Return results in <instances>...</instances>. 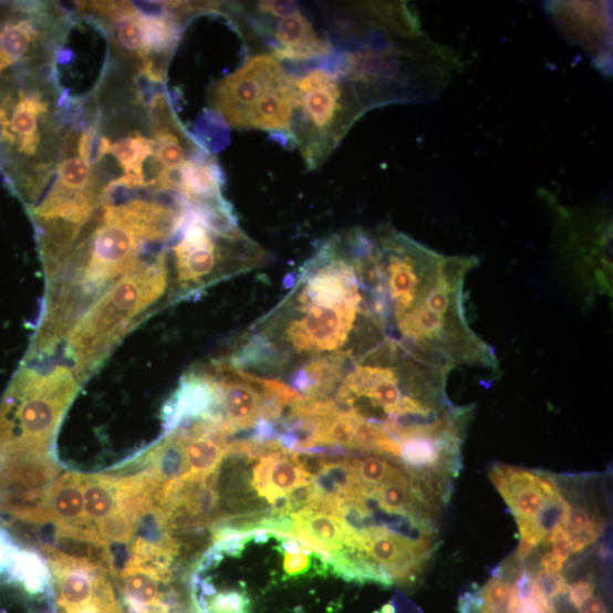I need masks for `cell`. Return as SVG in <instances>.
I'll return each instance as SVG.
<instances>
[{"label": "cell", "instance_id": "obj_31", "mask_svg": "<svg viewBox=\"0 0 613 613\" xmlns=\"http://www.w3.org/2000/svg\"><path fill=\"white\" fill-rule=\"evenodd\" d=\"M18 549L12 538L0 529V575L6 573Z\"/></svg>", "mask_w": 613, "mask_h": 613}, {"label": "cell", "instance_id": "obj_9", "mask_svg": "<svg viewBox=\"0 0 613 613\" xmlns=\"http://www.w3.org/2000/svg\"><path fill=\"white\" fill-rule=\"evenodd\" d=\"M183 229L180 241L173 248L177 285L181 295L195 293L221 278L227 272V260H236L245 268L252 266L250 261L231 256V252L237 250L224 246V242L229 240L216 241V236L187 210Z\"/></svg>", "mask_w": 613, "mask_h": 613}, {"label": "cell", "instance_id": "obj_23", "mask_svg": "<svg viewBox=\"0 0 613 613\" xmlns=\"http://www.w3.org/2000/svg\"><path fill=\"white\" fill-rule=\"evenodd\" d=\"M519 609L518 590L509 582L496 579L481 591L480 613H518Z\"/></svg>", "mask_w": 613, "mask_h": 613}, {"label": "cell", "instance_id": "obj_16", "mask_svg": "<svg viewBox=\"0 0 613 613\" xmlns=\"http://www.w3.org/2000/svg\"><path fill=\"white\" fill-rule=\"evenodd\" d=\"M49 106L39 94H21L11 121V131L21 154L34 156L38 153L41 143L39 117L49 113Z\"/></svg>", "mask_w": 613, "mask_h": 613}, {"label": "cell", "instance_id": "obj_13", "mask_svg": "<svg viewBox=\"0 0 613 613\" xmlns=\"http://www.w3.org/2000/svg\"><path fill=\"white\" fill-rule=\"evenodd\" d=\"M298 540L310 544L330 558L345 548L349 531L344 523L331 513L305 508L290 516Z\"/></svg>", "mask_w": 613, "mask_h": 613}, {"label": "cell", "instance_id": "obj_3", "mask_svg": "<svg viewBox=\"0 0 613 613\" xmlns=\"http://www.w3.org/2000/svg\"><path fill=\"white\" fill-rule=\"evenodd\" d=\"M168 288L165 251L115 281L87 305L70 330L66 352L84 383L104 363L124 335L147 315Z\"/></svg>", "mask_w": 613, "mask_h": 613}, {"label": "cell", "instance_id": "obj_26", "mask_svg": "<svg viewBox=\"0 0 613 613\" xmlns=\"http://www.w3.org/2000/svg\"><path fill=\"white\" fill-rule=\"evenodd\" d=\"M284 451V450H283ZM278 453L258 460L252 468L251 488L261 498L266 495L270 486V476L277 458L283 453Z\"/></svg>", "mask_w": 613, "mask_h": 613}, {"label": "cell", "instance_id": "obj_21", "mask_svg": "<svg viewBox=\"0 0 613 613\" xmlns=\"http://www.w3.org/2000/svg\"><path fill=\"white\" fill-rule=\"evenodd\" d=\"M116 27L114 40L116 45L129 55L143 61L146 58V40L143 24L133 6V11L111 21Z\"/></svg>", "mask_w": 613, "mask_h": 613}, {"label": "cell", "instance_id": "obj_34", "mask_svg": "<svg viewBox=\"0 0 613 613\" xmlns=\"http://www.w3.org/2000/svg\"><path fill=\"white\" fill-rule=\"evenodd\" d=\"M579 613H606V606L601 598L591 595L578 607Z\"/></svg>", "mask_w": 613, "mask_h": 613}, {"label": "cell", "instance_id": "obj_5", "mask_svg": "<svg viewBox=\"0 0 613 613\" xmlns=\"http://www.w3.org/2000/svg\"><path fill=\"white\" fill-rule=\"evenodd\" d=\"M294 92L289 138L306 168L318 169L367 110L352 83L321 69L294 79Z\"/></svg>", "mask_w": 613, "mask_h": 613}, {"label": "cell", "instance_id": "obj_22", "mask_svg": "<svg viewBox=\"0 0 613 613\" xmlns=\"http://www.w3.org/2000/svg\"><path fill=\"white\" fill-rule=\"evenodd\" d=\"M55 184L71 190L97 193L96 175L93 167L87 165L80 156H72L60 163Z\"/></svg>", "mask_w": 613, "mask_h": 613}, {"label": "cell", "instance_id": "obj_15", "mask_svg": "<svg viewBox=\"0 0 613 613\" xmlns=\"http://www.w3.org/2000/svg\"><path fill=\"white\" fill-rule=\"evenodd\" d=\"M312 484L320 496V501L333 502L361 496L356 458L322 457L321 467L312 477Z\"/></svg>", "mask_w": 613, "mask_h": 613}, {"label": "cell", "instance_id": "obj_1", "mask_svg": "<svg viewBox=\"0 0 613 613\" xmlns=\"http://www.w3.org/2000/svg\"><path fill=\"white\" fill-rule=\"evenodd\" d=\"M477 266L474 256H448L425 246L393 259L384 280L385 336L426 363L498 371L495 349L466 316L465 282Z\"/></svg>", "mask_w": 613, "mask_h": 613}, {"label": "cell", "instance_id": "obj_36", "mask_svg": "<svg viewBox=\"0 0 613 613\" xmlns=\"http://www.w3.org/2000/svg\"><path fill=\"white\" fill-rule=\"evenodd\" d=\"M382 613H394V609L389 605H385L383 609H382Z\"/></svg>", "mask_w": 613, "mask_h": 613}, {"label": "cell", "instance_id": "obj_8", "mask_svg": "<svg viewBox=\"0 0 613 613\" xmlns=\"http://www.w3.org/2000/svg\"><path fill=\"white\" fill-rule=\"evenodd\" d=\"M284 72L273 54L256 55L210 87V107L231 127L249 128L254 107L268 87Z\"/></svg>", "mask_w": 613, "mask_h": 613}, {"label": "cell", "instance_id": "obj_17", "mask_svg": "<svg viewBox=\"0 0 613 613\" xmlns=\"http://www.w3.org/2000/svg\"><path fill=\"white\" fill-rule=\"evenodd\" d=\"M40 38L31 20H19L0 27V69L7 70L21 61Z\"/></svg>", "mask_w": 613, "mask_h": 613}, {"label": "cell", "instance_id": "obj_28", "mask_svg": "<svg viewBox=\"0 0 613 613\" xmlns=\"http://www.w3.org/2000/svg\"><path fill=\"white\" fill-rule=\"evenodd\" d=\"M549 541L552 546V553L554 557L564 563L569 557H571L573 546L562 524L550 534Z\"/></svg>", "mask_w": 613, "mask_h": 613}, {"label": "cell", "instance_id": "obj_20", "mask_svg": "<svg viewBox=\"0 0 613 613\" xmlns=\"http://www.w3.org/2000/svg\"><path fill=\"white\" fill-rule=\"evenodd\" d=\"M154 153V142L139 134L121 139L111 146V154L121 164L125 174L134 175V177L145 180L146 184L144 167Z\"/></svg>", "mask_w": 613, "mask_h": 613}, {"label": "cell", "instance_id": "obj_11", "mask_svg": "<svg viewBox=\"0 0 613 613\" xmlns=\"http://www.w3.org/2000/svg\"><path fill=\"white\" fill-rule=\"evenodd\" d=\"M272 34L277 42L273 55L279 61L316 60L332 53L331 42L300 11L281 19Z\"/></svg>", "mask_w": 613, "mask_h": 613}, {"label": "cell", "instance_id": "obj_27", "mask_svg": "<svg viewBox=\"0 0 613 613\" xmlns=\"http://www.w3.org/2000/svg\"><path fill=\"white\" fill-rule=\"evenodd\" d=\"M592 520L590 512L582 508H571L562 524L569 538L575 537L591 527Z\"/></svg>", "mask_w": 613, "mask_h": 613}, {"label": "cell", "instance_id": "obj_30", "mask_svg": "<svg viewBox=\"0 0 613 613\" xmlns=\"http://www.w3.org/2000/svg\"><path fill=\"white\" fill-rule=\"evenodd\" d=\"M601 529L602 524L599 521H593L588 530L575 537L569 538L573 546L572 553H581L590 544L594 543L601 534Z\"/></svg>", "mask_w": 613, "mask_h": 613}, {"label": "cell", "instance_id": "obj_12", "mask_svg": "<svg viewBox=\"0 0 613 613\" xmlns=\"http://www.w3.org/2000/svg\"><path fill=\"white\" fill-rule=\"evenodd\" d=\"M179 189L189 206H221L228 204L222 194L224 174L215 158L201 152L189 159L179 172Z\"/></svg>", "mask_w": 613, "mask_h": 613}, {"label": "cell", "instance_id": "obj_18", "mask_svg": "<svg viewBox=\"0 0 613 613\" xmlns=\"http://www.w3.org/2000/svg\"><path fill=\"white\" fill-rule=\"evenodd\" d=\"M294 553L279 551L283 557V582L326 578L332 575L331 558L321 550L302 542Z\"/></svg>", "mask_w": 613, "mask_h": 613}, {"label": "cell", "instance_id": "obj_24", "mask_svg": "<svg viewBox=\"0 0 613 613\" xmlns=\"http://www.w3.org/2000/svg\"><path fill=\"white\" fill-rule=\"evenodd\" d=\"M396 469V466L378 456L356 458V475L361 495L372 496Z\"/></svg>", "mask_w": 613, "mask_h": 613}, {"label": "cell", "instance_id": "obj_19", "mask_svg": "<svg viewBox=\"0 0 613 613\" xmlns=\"http://www.w3.org/2000/svg\"><path fill=\"white\" fill-rule=\"evenodd\" d=\"M311 474L302 466L299 454L284 450L276 460L266 499L273 506L294 488L310 484Z\"/></svg>", "mask_w": 613, "mask_h": 613}, {"label": "cell", "instance_id": "obj_32", "mask_svg": "<svg viewBox=\"0 0 613 613\" xmlns=\"http://www.w3.org/2000/svg\"><path fill=\"white\" fill-rule=\"evenodd\" d=\"M594 584L589 581H582L568 588L567 594L572 604L578 609L579 605L589 596L593 595Z\"/></svg>", "mask_w": 613, "mask_h": 613}, {"label": "cell", "instance_id": "obj_2", "mask_svg": "<svg viewBox=\"0 0 613 613\" xmlns=\"http://www.w3.org/2000/svg\"><path fill=\"white\" fill-rule=\"evenodd\" d=\"M185 224L186 211L181 204L172 207L134 199L103 205L101 222L87 245L76 277L54 284L82 311L84 303L96 300L115 281L139 268L142 254L150 243L169 240Z\"/></svg>", "mask_w": 613, "mask_h": 613}, {"label": "cell", "instance_id": "obj_4", "mask_svg": "<svg viewBox=\"0 0 613 613\" xmlns=\"http://www.w3.org/2000/svg\"><path fill=\"white\" fill-rule=\"evenodd\" d=\"M80 385L65 365L43 371L25 362L0 401V463L20 456H52Z\"/></svg>", "mask_w": 613, "mask_h": 613}, {"label": "cell", "instance_id": "obj_7", "mask_svg": "<svg viewBox=\"0 0 613 613\" xmlns=\"http://www.w3.org/2000/svg\"><path fill=\"white\" fill-rule=\"evenodd\" d=\"M59 613H124L107 569L90 559L46 550Z\"/></svg>", "mask_w": 613, "mask_h": 613}, {"label": "cell", "instance_id": "obj_25", "mask_svg": "<svg viewBox=\"0 0 613 613\" xmlns=\"http://www.w3.org/2000/svg\"><path fill=\"white\" fill-rule=\"evenodd\" d=\"M111 141L92 127L81 135L77 142V153L87 165L93 167L111 154Z\"/></svg>", "mask_w": 613, "mask_h": 613}, {"label": "cell", "instance_id": "obj_10", "mask_svg": "<svg viewBox=\"0 0 613 613\" xmlns=\"http://www.w3.org/2000/svg\"><path fill=\"white\" fill-rule=\"evenodd\" d=\"M490 476L516 517L520 536L531 531L547 499L559 491L551 480L511 466H498Z\"/></svg>", "mask_w": 613, "mask_h": 613}, {"label": "cell", "instance_id": "obj_29", "mask_svg": "<svg viewBox=\"0 0 613 613\" xmlns=\"http://www.w3.org/2000/svg\"><path fill=\"white\" fill-rule=\"evenodd\" d=\"M257 10L262 15L283 19L297 13L299 7L294 2H276V0H271V2H259Z\"/></svg>", "mask_w": 613, "mask_h": 613}, {"label": "cell", "instance_id": "obj_33", "mask_svg": "<svg viewBox=\"0 0 613 613\" xmlns=\"http://www.w3.org/2000/svg\"><path fill=\"white\" fill-rule=\"evenodd\" d=\"M15 144L14 135L11 131V121L9 113L4 107H0V144Z\"/></svg>", "mask_w": 613, "mask_h": 613}, {"label": "cell", "instance_id": "obj_35", "mask_svg": "<svg viewBox=\"0 0 613 613\" xmlns=\"http://www.w3.org/2000/svg\"><path fill=\"white\" fill-rule=\"evenodd\" d=\"M563 564L552 552H548L541 558L542 572L546 574H560Z\"/></svg>", "mask_w": 613, "mask_h": 613}, {"label": "cell", "instance_id": "obj_14", "mask_svg": "<svg viewBox=\"0 0 613 613\" xmlns=\"http://www.w3.org/2000/svg\"><path fill=\"white\" fill-rule=\"evenodd\" d=\"M350 361H353V353H335L311 361L297 372L292 388L304 398H326L343 378V370Z\"/></svg>", "mask_w": 613, "mask_h": 613}, {"label": "cell", "instance_id": "obj_6", "mask_svg": "<svg viewBox=\"0 0 613 613\" xmlns=\"http://www.w3.org/2000/svg\"><path fill=\"white\" fill-rule=\"evenodd\" d=\"M287 306L289 313L278 325L281 340L298 355L343 353L360 321L375 324L367 297L328 303L292 295Z\"/></svg>", "mask_w": 613, "mask_h": 613}]
</instances>
